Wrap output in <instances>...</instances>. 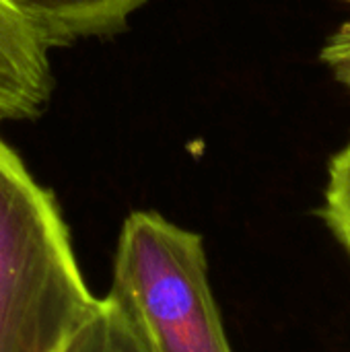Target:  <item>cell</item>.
Masks as SVG:
<instances>
[{
    "label": "cell",
    "instance_id": "3",
    "mask_svg": "<svg viewBox=\"0 0 350 352\" xmlns=\"http://www.w3.org/2000/svg\"><path fill=\"white\" fill-rule=\"evenodd\" d=\"M50 45L0 0V122L33 118L52 91Z\"/></svg>",
    "mask_w": 350,
    "mask_h": 352
},
{
    "label": "cell",
    "instance_id": "5",
    "mask_svg": "<svg viewBox=\"0 0 350 352\" xmlns=\"http://www.w3.org/2000/svg\"><path fill=\"white\" fill-rule=\"evenodd\" d=\"M62 352H146L122 309L103 297L72 332Z\"/></svg>",
    "mask_w": 350,
    "mask_h": 352
},
{
    "label": "cell",
    "instance_id": "8",
    "mask_svg": "<svg viewBox=\"0 0 350 352\" xmlns=\"http://www.w3.org/2000/svg\"><path fill=\"white\" fill-rule=\"evenodd\" d=\"M338 76L344 80V82H349L350 85V66H344V68H338Z\"/></svg>",
    "mask_w": 350,
    "mask_h": 352
},
{
    "label": "cell",
    "instance_id": "6",
    "mask_svg": "<svg viewBox=\"0 0 350 352\" xmlns=\"http://www.w3.org/2000/svg\"><path fill=\"white\" fill-rule=\"evenodd\" d=\"M322 219L350 256V142L330 161Z\"/></svg>",
    "mask_w": 350,
    "mask_h": 352
},
{
    "label": "cell",
    "instance_id": "2",
    "mask_svg": "<svg viewBox=\"0 0 350 352\" xmlns=\"http://www.w3.org/2000/svg\"><path fill=\"white\" fill-rule=\"evenodd\" d=\"M107 297L146 352H233L210 291L202 237L159 212L136 210L124 221Z\"/></svg>",
    "mask_w": 350,
    "mask_h": 352
},
{
    "label": "cell",
    "instance_id": "1",
    "mask_svg": "<svg viewBox=\"0 0 350 352\" xmlns=\"http://www.w3.org/2000/svg\"><path fill=\"white\" fill-rule=\"evenodd\" d=\"M97 301L54 194L0 138V352H62Z\"/></svg>",
    "mask_w": 350,
    "mask_h": 352
},
{
    "label": "cell",
    "instance_id": "9",
    "mask_svg": "<svg viewBox=\"0 0 350 352\" xmlns=\"http://www.w3.org/2000/svg\"><path fill=\"white\" fill-rule=\"evenodd\" d=\"M344 2H349V4H350V0H344Z\"/></svg>",
    "mask_w": 350,
    "mask_h": 352
},
{
    "label": "cell",
    "instance_id": "7",
    "mask_svg": "<svg viewBox=\"0 0 350 352\" xmlns=\"http://www.w3.org/2000/svg\"><path fill=\"white\" fill-rule=\"evenodd\" d=\"M322 58L332 66V68H344L350 66V23L342 25L324 45Z\"/></svg>",
    "mask_w": 350,
    "mask_h": 352
},
{
    "label": "cell",
    "instance_id": "4",
    "mask_svg": "<svg viewBox=\"0 0 350 352\" xmlns=\"http://www.w3.org/2000/svg\"><path fill=\"white\" fill-rule=\"evenodd\" d=\"M52 45L105 35L124 25L142 0H4Z\"/></svg>",
    "mask_w": 350,
    "mask_h": 352
}]
</instances>
